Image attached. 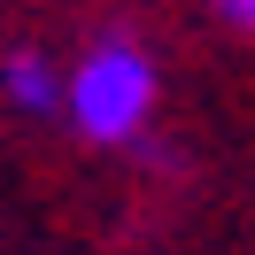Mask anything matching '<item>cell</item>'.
<instances>
[{"label": "cell", "mask_w": 255, "mask_h": 255, "mask_svg": "<svg viewBox=\"0 0 255 255\" xmlns=\"http://www.w3.org/2000/svg\"><path fill=\"white\" fill-rule=\"evenodd\" d=\"M217 16L240 23V31H255V0H217Z\"/></svg>", "instance_id": "obj_3"}, {"label": "cell", "mask_w": 255, "mask_h": 255, "mask_svg": "<svg viewBox=\"0 0 255 255\" xmlns=\"http://www.w3.org/2000/svg\"><path fill=\"white\" fill-rule=\"evenodd\" d=\"M62 116L85 131V139H101V147L139 139V124L155 116V62H147V47H131V39L85 47V62L70 70Z\"/></svg>", "instance_id": "obj_1"}, {"label": "cell", "mask_w": 255, "mask_h": 255, "mask_svg": "<svg viewBox=\"0 0 255 255\" xmlns=\"http://www.w3.org/2000/svg\"><path fill=\"white\" fill-rule=\"evenodd\" d=\"M0 93L16 101L23 116H47V109L70 101V78H54L47 54H8V62H0Z\"/></svg>", "instance_id": "obj_2"}]
</instances>
